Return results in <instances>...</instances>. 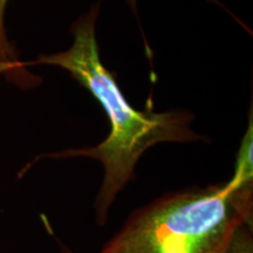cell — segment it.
<instances>
[{
  "mask_svg": "<svg viewBox=\"0 0 253 253\" xmlns=\"http://www.w3.org/2000/svg\"><path fill=\"white\" fill-rule=\"evenodd\" d=\"M101 4L95 2L87 13L72 25L73 45L63 52L41 55L31 65H52L66 69L71 77L96 99L108 116L110 130L106 140L95 147L74 148L47 155L50 158L87 157L103 167V181L95 199L97 225L109 218V209L125 186L134 178L142 155L164 142H194L202 138L191 129L194 116L186 110L155 113L130 106L120 89L115 77L103 66L96 40V21Z\"/></svg>",
  "mask_w": 253,
  "mask_h": 253,
  "instance_id": "cell-1",
  "label": "cell"
},
{
  "mask_svg": "<svg viewBox=\"0 0 253 253\" xmlns=\"http://www.w3.org/2000/svg\"><path fill=\"white\" fill-rule=\"evenodd\" d=\"M252 218L253 183L232 177L143 205L100 253H225L239 227H252Z\"/></svg>",
  "mask_w": 253,
  "mask_h": 253,
  "instance_id": "cell-2",
  "label": "cell"
},
{
  "mask_svg": "<svg viewBox=\"0 0 253 253\" xmlns=\"http://www.w3.org/2000/svg\"><path fill=\"white\" fill-rule=\"evenodd\" d=\"M0 74H5L9 80L17 82L20 86L34 84V78L27 74L23 62L17 59L13 47L9 43L2 17H0Z\"/></svg>",
  "mask_w": 253,
  "mask_h": 253,
  "instance_id": "cell-3",
  "label": "cell"
},
{
  "mask_svg": "<svg viewBox=\"0 0 253 253\" xmlns=\"http://www.w3.org/2000/svg\"><path fill=\"white\" fill-rule=\"evenodd\" d=\"M235 178L244 182H253V167H252V121L250 122V128L244 136L240 149L237 155Z\"/></svg>",
  "mask_w": 253,
  "mask_h": 253,
  "instance_id": "cell-4",
  "label": "cell"
},
{
  "mask_svg": "<svg viewBox=\"0 0 253 253\" xmlns=\"http://www.w3.org/2000/svg\"><path fill=\"white\" fill-rule=\"evenodd\" d=\"M225 253H253L252 227L248 225L239 227L231 239Z\"/></svg>",
  "mask_w": 253,
  "mask_h": 253,
  "instance_id": "cell-5",
  "label": "cell"
},
{
  "mask_svg": "<svg viewBox=\"0 0 253 253\" xmlns=\"http://www.w3.org/2000/svg\"><path fill=\"white\" fill-rule=\"evenodd\" d=\"M60 249H61V253H74L71 249L67 248V246H66V245L61 244V243H60Z\"/></svg>",
  "mask_w": 253,
  "mask_h": 253,
  "instance_id": "cell-6",
  "label": "cell"
},
{
  "mask_svg": "<svg viewBox=\"0 0 253 253\" xmlns=\"http://www.w3.org/2000/svg\"><path fill=\"white\" fill-rule=\"evenodd\" d=\"M128 4L132 11L136 12V6H137V0H128Z\"/></svg>",
  "mask_w": 253,
  "mask_h": 253,
  "instance_id": "cell-7",
  "label": "cell"
},
{
  "mask_svg": "<svg viewBox=\"0 0 253 253\" xmlns=\"http://www.w3.org/2000/svg\"><path fill=\"white\" fill-rule=\"evenodd\" d=\"M209 1H212V2H216V4H218V5H219V1H218V0H209Z\"/></svg>",
  "mask_w": 253,
  "mask_h": 253,
  "instance_id": "cell-8",
  "label": "cell"
}]
</instances>
